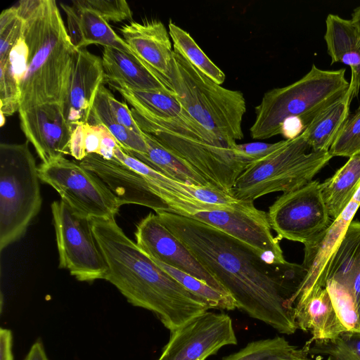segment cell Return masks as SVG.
<instances>
[{
  "label": "cell",
  "mask_w": 360,
  "mask_h": 360,
  "mask_svg": "<svg viewBox=\"0 0 360 360\" xmlns=\"http://www.w3.org/2000/svg\"><path fill=\"white\" fill-rule=\"evenodd\" d=\"M131 111L143 131L187 162L212 186L230 195L238 176L252 162L215 138L185 110L174 117H160L137 106Z\"/></svg>",
  "instance_id": "277c9868"
},
{
  "label": "cell",
  "mask_w": 360,
  "mask_h": 360,
  "mask_svg": "<svg viewBox=\"0 0 360 360\" xmlns=\"http://www.w3.org/2000/svg\"><path fill=\"white\" fill-rule=\"evenodd\" d=\"M143 132L148 146L146 154H129L176 181L190 185L214 187L187 162L165 147L152 135Z\"/></svg>",
  "instance_id": "484cf974"
},
{
  "label": "cell",
  "mask_w": 360,
  "mask_h": 360,
  "mask_svg": "<svg viewBox=\"0 0 360 360\" xmlns=\"http://www.w3.org/2000/svg\"><path fill=\"white\" fill-rule=\"evenodd\" d=\"M183 216L216 228L246 244L268 264L288 262L279 240L272 234L267 213L257 209L253 202L243 201L234 208L195 210Z\"/></svg>",
  "instance_id": "7c38bea8"
},
{
  "label": "cell",
  "mask_w": 360,
  "mask_h": 360,
  "mask_svg": "<svg viewBox=\"0 0 360 360\" xmlns=\"http://www.w3.org/2000/svg\"><path fill=\"white\" fill-rule=\"evenodd\" d=\"M120 30L134 53L171 88L169 81L173 50L164 24L157 20L131 21Z\"/></svg>",
  "instance_id": "ffe728a7"
},
{
  "label": "cell",
  "mask_w": 360,
  "mask_h": 360,
  "mask_svg": "<svg viewBox=\"0 0 360 360\" xmlns=\"http://www.w3.org/2000/svg\"><path fill=\"white\" fill-rule=\"evenodd\" d=\"M307 356L305 347L300 349L283 337L276 336L249 342L222 360H288L307 359Z\"/></svg>",
  "instance_id": "f1b7e54d"
},
{
  "label": "cell",
  "mask_w": 360,
  "mask_h": 360,
  "mask_svg": "<svg viewBox=\"0 0 360 360\" xmlns=\"http://www.w3.org/2000/svg\"><path fill=\"white\" fill-rule=\"evenodd\" d=\"M326 23V31L324 39L332 64L339 63L345 54L360 53V33L350 20L329 14Z\"/></svg>",
  "instance_id": "4dcf8cb0"
},
{
  "label": "cell",
  "mask_w": 360,
  "mask_h": 360,
  "mask_svg": "<svg viewBox=\"0 0 360 360\" xmlns=\"http://www.w3.org/2000/svg\"><path fill=\"white\" fill-rule=\"evenodd\" d=\"M360 204L352 200L341 214L312 243L304 245L302 266L306 274L288 305L302 302L316 290L325 288L332 257Z\"/></svg>",
  "instance_id": "2e32d148"
},
{
  "label": "cell",
  "mask_w": 360,
  "mask_h": 360,
  "mask_svg": "<svg viewBox=\"0 0 360 360\" xmlns=\"http://www.w3.org/2000/svg\"><path fill=\"white\" fill-rule=\"evenodd\" d=\"M72 5L90 9L101 15L108 22H120L131 20L133 13L126 1L124 0H77Z\"/></svg>",
  "instance_id": "74e56055"
},
{
  "label": "cell",
  "mask_w": 360,
  "mask_h": 360,
  "mask_svg": "<svg viewBox=\"0 0 360 360\" xmlns=\"http://www.w3.org/2000/svg\"><path fill=\"white\" fill-rule=\"evenodd\" d=\"M310 148L302 133L285 139L276 150L248 165L237 179L232 196L254 202L265 195L292 191L309 184L332 158L328 151L308 152Z\"/></svg>",
  "instance_id": "52a82bcc"
},
{
  "label": "cell",
  "mask_w": 360,
  "mask_h": 360,
  "mask_svg": "<svg viewBox=\"0 0 360 360\" xmlns=\"http://www.w3.org/2000/svg\"><path fill=\"white\" fill-rule=\"evenodd\" d=\"M25 360H49L41 342L32 345Z\"/></svg>",
  "instance_id": "7dc6e473"
},
{
  "label": "cell",
  "mask_w": 360,
  "mask_h": 360,
  "mask_svg": "<svg viewBox=\"0 0 360 360\" xmlns=\"http://www.w3.org/2000/svg\"><path fill=\"white\" fill-rule=\"evenodd\" d=\"M169 83L185 112L221 142L232 148L243 138L242 92L215 83L174 50Z\"/></svg>",
  "instance_id": "5b68a950"
},
{
  "label": "cell",
  "mask_w": 360,
  "mask_h": 360,
  "mask_svg": "<svg viewBox=\"0 0 360 360\" xmlns=\"http://www.w3.org/2000/svg\"><path fill=\"white\" fill-rule=\"evenodd\" d=\"M155 214L231 295L237 309L281 333L297 330L288 302L305 276L302 264H268L252 248L216 228L172 212Z\"/></svg>",
  "instance_id": "6da1fadb"
},
{
  "label": "cell",
  "mask_w": 360,
  "mask_h": 360,
  "mask_svg": "<svg viewBox=\"0 0 360 360\" xmlns=\"http://www.w3.org/2000/svg\"><path fill=\"white\" fill-rule=\"evenodd\" d=\"M305 129L303 121L297 117H291L285 119L281 124L280 134L286 140L293 139L299 136Z\"/></svg>",
  "instance_id": "ee69618b"
},
{
  "label": "cell",
  "mask_w": 360,
  "mask_h": 360,
  "mask_svg": "<svg viewBox=\"0 0 360 360\" xmlns=\"http://www.w3.org/2000/svg\"><path fill=\"white\" fill-rule=\"evenodd\" d=\"M293 316L297 329L309 331L311 335L306 346L316 340L335 339L347 331L336 314L326 287L316 290L304 301L295 304Z\"/></svg>",
  "instance_id": "603a6c76"
},
{
  "label": "cell",
  "mask_w": 360,
  "mask_h": 360,
  "mask_svg": "<svg viewBox=\"0 0 360 360\" xmlns=\"http://www.w3.org/2000/svg\"><path fill=\"white\" fill-rule=\"evenodd\" d=\"M15 7L23 22L28 65L20 85L19 112L51 103L63 108L78 49L72 44L56 2L21 0Z\"/></svg>",
  "instance_id": "3957f363"
},
{
  "label": "cell",
  "mask_w": 360,
  "mask_h": 360,
  "mask_svg": "<svg viewBox=\"0 0 360 360\" xmlns=\"http://www.w3.org/2000/svg\"><path fill=\"white\" fill-rule=\"evenodd\" d=\"M23 143L0 145V250L20 239L40 211L39 167Z\"/></svg>",
  "instance_id": "ba28073f"
},
{
  "label": "cell",
  "mask_w": 360,
  "mask_h": 360,
  "mask_svg": "<svg viewBox=\"0 0 360 360\" xmlns=\"http://www.w3.org/2000/svg\"><path fill=\"white\" fill-rule=\"evenodd\" d=\"M105 94L110 111L114 119L122 126L142 135L143 131L136 124L131 109L128 108L127 105L117 100L106 87Z\"/></svg>",
  "instance_id": "f35d334b"
},
{
  "label": "cell",
  "mask_w": 360,
  "mask_h": 360,
  "mask_svg": "<svg viewBox=\"0 0 360 360\" xmlns=\"http://www.w3.org/2000/svg\"><path fill=\"white\" fill-rule=\"evenodd\" d=\"M330 155L350 158L360 153V105L349 116L328 150Z\"/></svg>",
  "instance_id": "e575fe53"
},
{
  "label": "cell",
  "mask_w": 360,
  "mask_h": 360,
  "mask_svg": "<svg viewBox=\"0 0 360 360\" xmlns=\"http://www.w3.org/2000/svg\"><path fill=\"white\" fill-rule=\"evenodd\" d=\"M114 158L129 166L146 179L150 188L170 207L179 204H194L204 210L236 207L239 200L214 187L187 184L155 170L136 157L124 150L119 145Z\"/></svg>",
  "instance_id": "9a60e30c"
},
{
  "label": "cell",
  "mask_w": 360,
  "mask_h": 360,
  "mask_svg": "<svg viewBox=\"0 0 360 360\" xmlns=\"http://www.w3.org/2000/svg\"><path fill=\"white\" fill-rule=\"evenodd\" d=\"M105 81L102 59L85 48L79 49L62 108L63 116L72 129L88 123L97 92Z\"/></svg>",
  "instance_id": "d6986e66"
},
{
  "label": "cell",
  "mask_w": 360,
  "mask_h": 360,
  "mask_svg": "<svg viewBox=\"0 0 360 360\" xmlns=\"http://www.w3.org/2000/svg\"><path fill=\"white\" fill-rule=\"evenodd\" d=\"M105 89L103 84L98 89L88 123L105 127L115 137L118 145L126 152L133 155L146 154L148 146L143 135L122 126L112 117L105 97Z\"/></svg>",
  "instance_id": "83f0119b"
},
{
  "label": "cell",
  "mask_w": 360,
  "mask_h": 360,
  "mask_svg": "<svg viewBox=\"0 0 360 360\" xmlns=\"http://www.w3.org/2000/svg\"><path fill=\"white\" fill-rule=\"evenodd\" d=\"M320 184L313 180L283 193L269 207L268 219L278 240L309 244L330 225L333 220L323 201Z\"/></svg>",
  "instance_id": "8fae6325"
},
{
  "label": "cell",
  "mask_w": 360,
  "mask_h": 360,
  "mask_svg": "<svg viewBox=\"0 0 360 360\" xmlns=\"http://www.w3.org/2000/svg\"><path fill=\"white\" fill-rule=\"evenodd\" d=\"M285 141L274 143L264 142H252L238 144L232 147L238 155L252 161V162L262 159L276 150L283 145Z\"/></svg>",
  "instance_id": "60d3db41"
},
{
  "label": "cell",
  "mask_w": 360,
  "mask_h": 360,
  "mask_svg": "<svg viewBox=\"0 0 360 360\" xmlns=\"http://www.w3.org/2000/svg\"><path fill=\"white\" fill-rule=\"evenodd\" d=\"M169 34L174 51L179 53L198 70L218 84L225 80V75L203 52L188 32L171 20Z\"/></svg>",
  "instance_id": "f546056e"
},
{
  "label": "cell",
  "mask_w": 360,
  "mask_h": 360,
  "mask_svg": "<svg viewBox=\"0 0 360 360\" xmlns=\"http://www.w3.org/2000/svg\"><path fill=\"white\" fill-rule=\"evenodd\" d=\"M329 293L338 317L349 332H360V319L354 300L349 290L333 279L326 282Z\"/></svg>",
  "instance_id": "836d02e7"
},
{
  "label": "cell",
  "mask_w": 360,
  "mask_h": 360,
  "mask_svg": "<svg viewBox=\"0 0 360 360\" xmlns=\"http://www.w3.org/2000/svg\"><path fill=\"white\" fill-rule=\"evenodd\" d=\"M288 360H310L309 358L307 359H288Z\"/></svg>",
  "instance_id": "f907efd6"
},
{
  "label": "cell",
  "mask_w": 360,
  "mask_h": 360,
  "mask_svg": "<svg viewBox=\"0 0 360 360\" xmlns=\"http://www.w3.org/2000/svg\"><path fill=\"white\" fill-rule=\"evenodd\" d=\"M20 89L9 60H0V111L6 117L19 110Z\"/></svg>",
  "instance_id": "d590c367"
},
{
  "label": "cell",
  "mask_w": 360,
  "mask_h": 360,
  "mask_svg": "<svg viewBox=\"0 0 360 360\" xmlns=\"http://www.w3.org/2000/svg\"><path fill=\"white\" fill-rule=\"evenodd\" d=\"M79 163L105 184L121 205H141L155 213L169 211L167 204L150 188L141 174L116 158L108 160L97 154H89Z\"/></svg>",
  "instance_id": "ac0fdd59"
},
{
  "label": "cell",
  "mask_w": 360,
  "mask_h": 360,
  "mask_svg": "<svg viewBox=\"0 0 360 360\" xmlns=\"http://www.w3.org/2000/svg\"><path fill=\"white\" fill-rule=\"evenodd\" d=\"M108 267L105 280L135 307L153 312L170 331L210 307L143 252L115 218L91 219Z\"/></svg>",
  "instance_id": "7a4b0ae2"
},
{
  "label": "cell",
  "mask_w": 360,
  "mask_h": 360,
  "mask_svg": "<svg viewBox=\"0 0 360 360\" xmlns=\"http://www.w3.org/2000/svg\"><path fill=\"white\" fill-rule=\"evenodd\" d=\"M304 347L308 354L328 356L327 360H360V332L347 331L335 339L316 340Z\"/></svg>",
  "instance_id": "d6a6232c"
},
{
  "label": "cell",
  "mask_w": 360,
  "mask_h": 360,
  "mask_svg": "<svg viewBox=\"0 0 360 360\" xmlns=\"http://www.w3.org/2000/svg\"><path fill=\"white\" fill-rule=\"evenodd\" d=\"M60 6L66 15L68 35L77 49L99 44L117 49L142 61L97 13L74 5L60 4Z\"/></svg>",
  "instance_id": "44dd1931"
},
{
  "label": "cell",
  "mask_w": 360,
  "mask_h": 360,
  "mask_svg": "<svg viewBox=\"0 0 360 360\" xmlns=\"http://www.w3.org/2000/svg\"><path fill=\"white\" fill-rule=\"evenodd\" d=\"M329 279L349 290L360 319V221H352L349 224L330 263Z\"/></svg>",
  "instance_id": "cb8c5ba5"
},
{
  "label": "cell",
  "mask_w": 360,
  "mask_h": 360,
  "mask_svg": "<svg viewBox=\"0 0 360 360\" xmlns=\"http://www.w3.org/2000/svg\"><path fill=\"white\" fill-rule=\"evenodd\" d=\"M20 127L27 141L47 164L70 155V143L73 129L57 104L46 103L19 112Z\"/></svg>",
  "instance_id": "e0dca14e"
},
{
  "label": "cell",
  "mask_w": 360,
  "mask_h": 360,
  "mask_svg": "<svg viewBox=\"0 0 360 360\" xmlns=\"http://www.w3.org/2000/svg\"><path fill=\"white\" fill-rule=\"evenodd\" d=\"M135 238L139 248L153 259L182 271L229 294L166 227L157 214L150 212L139 222Z\"/></svg>",
  "instance_id": "5bb4252c"
},
{
  "label": "cell",
  "mask_w": 360,
  "mask_h": 360,
  "mask_svg": "<svg viewBox=\"0 0 360 360\" xmlns=\"http://www.w3.org/2000/svg\"><path fill=\"white\" fill-rule=\"evenodd\" d=\"M345 73V69L323 70L313 64L297 82L266 91L255 107L251 137L263 140L280 134L282 122L291 117H300L306 129L319 112L347 91L349 82Z\"/></svg>",
  "instance_id": "8992f818"
},
{
  "label": "cell",
  "mask_w": 360,
  "mask_h": 360,
  "mask_svg": "<svg viewBox=\"0 0 360 360\" xmlns=\"http://www.w3.org/2000/svg\"><path fill=\"white\" fill-rule=\"evenodd\" d=\"M51 207L59 267L79 281L105 280L108 267L94 234L91 219L61 200L53 202Z\"/></svg>",
  "instance_id": "30bf717a"
},
{
  "label": "cell",
  "mask_w": 360,
  "mask_h": 360,
  "mask_svg": "<svg viewBox=\"0 0 360 360\" xmlns=\"http://www.w3.org/2000/svg\"><path fill=\"white\" fill-rule=\"evenodd\" d=\"M29 51L23 34L12 48L8 60L19 86L22 83L28 65Z\"/></svg>",
  "instance_id": "ab89813d"
},
{
  "label": "cell",
  "mask_w": 360,
  "mask_h": 360,
  "mask_svg": "<svg viewBox=\"0 0 360 360\" xmlns=\"http://www.w3.org/2000/svg\"><path fill=\"white\" fill-rule=\"evenodd\" d=\"M23 31V22L15 6L0 15V60L8 58L9 53Z\"/></svg>",
  "instance_id": "8d00e7d4"
},
{
  "label": "cell",
  "mask_w": 360,
  "mask_h": 360,
  "mask_svg": "<svg viewBox=\"0 0 360 360\" xmlns=\"http://www.w3.org/2000/svg\"><path fill=\"white\" fill-rule=\"evenodd\" d=\"M354 91L349 89L341 98L319 112L304 130L311 150L328 151L349 116V105Z\"/></svg>",
  "instance_id": "d4e9b609"
},
{
  "label": "cell",
  "mask_w": 360,
  "mask_h": 360,
  "mask_svg": "<svg viewBox=\"0 0 360 360\" xmlns=\"http://www.w3.org/2000/svg\"><path fill=\"white\" fill-rule=\"evenodd\" d=\"M0 115H1V122H0V126L3 127L5 124L6 122V116L4 114L0 111Z\"/></svg>",
  "instance_id": "681fc988"
},
{
  "label": "cell",
  "mask_w": 360,
  "mask_h": 360,
  "mask_svg": "<svg viewBox=\"0 0 360 360\" xmlns=\"http://www.w3.org/2000/svg\"><path fill=\"white\" fill-rule=\"evenodd\" d=\"M170 332L158 360H206L238 342L232 319L225 313L207 311Z\"/></svg>",
  "instance_id": "4fadbf2b"
},
{
  "label": "cell",
  "mask_w": 360,
  "mask_h": 360,
  "mask_svg": "<svg viewBox=\"0 0 360 360\" xmlns=\"http://www.w3.org/2000/svg\"><path fill=\"white\" fill-rule=\"evenodd\" d=\"M153 260L188 290L203 300L210 309L227 311L237 309L236 303L231 295L220 291L182 271Z\"/></svg>",
  "instance_id": "1f68e13d"
},
{
  "label": "cell",
  "mask_w": 360,
  "mask_h": 360,
  "mask_svg": "<svg viewBox=\"0 0 360 360\" xmlns=\"http://www.w3.org/2000/svg\"><path fill=\"white\" fill-rule=\"evenodd\" d=\"M350 20L360 33V6L354 11Z\"/></svg>",
  "instance_id": "c3c4849f"
},
{
  "label": "cell",
  "mask_w": 360,
  "mask_h": 360,
  "mask_svg": "<svg viewBox=\"0 0 360 360\" xmlns=\"http://www.w3.org/2000/svg\"><path fill=\"white\" fill-rule=\"evenodd\" d=\"M102 63L105 80L121 83L135 91H158L174 95L164 80L138 58L117 49L104 47Z\"/></svg>",
  "instance_id": "7402d4cb"
},
{
  "label": "cell",
  "mask_w": 360,
  "mask_h": 360,
  "mask_svg": "<svg viewBox=\"0 0 360 360\" xmlns=\"http://www.w3.org/2000/svg\"><path fill=\"white\" fill-rule=\"evenodd\" d=\"M12 340L11 331L1 328L0 330V360H13Z\"/></svg>",
  "instance_id": "bcb514c9"
},
{
  "label": "cell",
  "mask_w": 360,
  "mask_h": 360,
  "mask_svg": "<svg viewBox=\"0 0 360 360\" xmlns=\"http://www.w3.org/2000/svg\"><path fill=\"white\" fill-rule=\"evenodd\" d=\"M40 180L55 189L77 213L94 219H111L122 206L95 174L65 157L39 166Z\"/></svg>",
  "instance_id": "9c48e42d"
},
{
  "label": "cell",
  "mask_w": 360,
  "mask_h": 360,
  "mask_svg": "<svg viewBox=\"0 0 360 360\" xmlns=\"http://www.w3.org/2000/svg\"><path fill=\"white\" fill-rule=\"evenodd\" d=\"M99 126L101 131V142L98 155L105 159L110 160L114 157L113 153L118 143L105 127L101 124Z\"/></svg>",
  "instance_id": "f6af8a7d"
},
{
  "label": "cell",
  "mask_w": 360,
  "mask_h": 360,
  "mask_svg": "<svg viewBox=\"0 0 360 360\" xmlns=\"http://www.w3.org/2000/svg\"><path fill=\"white\" fill-rule=\"evenodd\" d=\"M85 133L86 153L99 155L101 142V131L99 125L84 124Z\"/></svg>",
  "instance_id": "7bdbcfd3"
},
{
  "label": "cell",
  "mask_w": 360,
  "mask_h": 360,
  "mask_svg": "<svg viewBox=\"0 0 360 360\" xmlns=\"http://www.w3.org/2000/svg\"><path fill=\"white\" fill-rule=\"evenodd\" d=\"M70 155L79 162L87 156L84 124L78 125L73 129L70 137Z\"/></svg>",
  "instance_id": "b9f144b4"
},
{
  "label": "cell",
  "mask_w": 360,
  "mask_h": 360,
  "mask_svg": "<svg viewBox=\"0 0 360 360\" xmlns=\"http://www.w3.org/2000/svg\"><path fill=\"white\" fill-rule=\"evenodd\" d=\"M360 186V153L348 161L330 178L320 184L321 195L333 220L338 218Z\"/></svg>",
  "instance_id": "4316f807"
}]
</instances>
